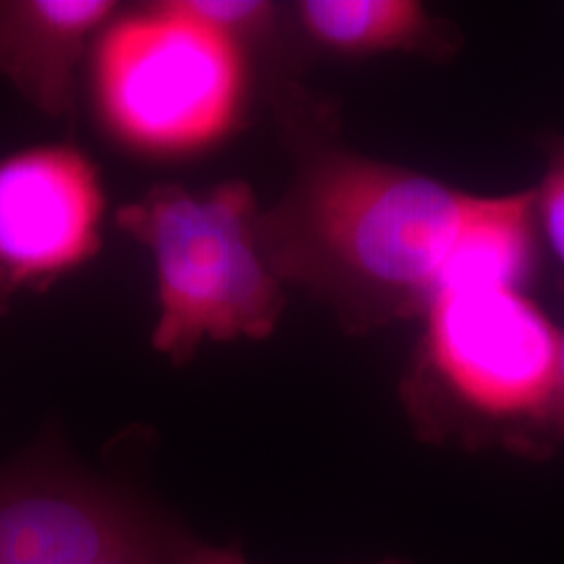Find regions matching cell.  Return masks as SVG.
<instances>
[{"label": "cell", "mask_w": 564, "mask_h": 564, "mask_svg": "<svg viewBox=\"0 0 564 564\" xmlns=\"http://www.w3.org/2000/svg\"><path fill=\"white\" fill-rule=\"evenodd\" d=\"M274 93L293 178L262 209L270 268L349 335L423 318L481 195L349 149L337 109L297 82Z\"/></svg>", "instance_id": "obj_1"}, {"label": "cell", "mask_w": 564, "mask_h": 564, "mask_svg": "<svg viewBox=\"0 0 564 564\" xmlns=\"http://www.w3.org/2000/svg\"><path fill=\"white\" fill-rule=\"evenodd\" d=\"M400 383L414 435L466 452L545 460L554 435L561 328L524 289H442Z\"/></svg>", "instance_id": "obj_2"}, {"label": "cell", "mask_w": 564, "mask_h": 564, "mask_svg": "<svg viewBox=\"0 0 564 564\" xmlns=\"http://www.w3.org/2000/svg\"><path fill=\"white\" fill-rule=\"evenodd\" d=\"M262 207L249 182L193 191L151 186L121 205L116 224L149 249L158 281L153 347L176 366L203 343L268 339L284 312V284L265 260Z\"/></svg>", "instance_id": "obj_3"}, {"label": "cell", "mask_w": 564, "mask_h": 564, "mask_svg": "<svg viewBox=\"0 0 564 564\" xmlns=\"http://www.w3.org/2000/svg\"><path fill=\"white\" fill-rule=\"evenodd\" d=\"M105 126L128 149L188 158L241 126L247 48L182 11L176 0L120 11L93 46Z\"/></svg>", "instance_id": "obj_4"}, {"label": "cell", "mask_w": 564, "mask_h": 564, "mask_svg": "<svg viewBox=\"0 0 564 564\" xmlns=\"http://www.w3.org/2000/svg\"><path fill=\"white\" fill-rule=\"evenodd\" d=\"M105 188L95 162L69 142L0 160V284L42 291L93 262L102 245Z\"/></svg>", "instance_id": "obj_5"}, {"label": "cell", "mask_w": 564, "mask_h": 564, "mask_svg": "<svg viewBox=\"0 0 564 564\" xmlns=\"http://www.w3.org/2000/svg\"><path fill=\"white\" fill-rule=\"evenodd\" d=\"M128 498L34 458L0 473V564H93L144 533Z\"/></svg>", "instance_id": "obj_6"}, {"label": "cell", "mask_w": 564, "mask_h": 564, "mask_svg": "<svg viewBox=\"0 0 564 564\" xmlns=\"http://www.w3.org/2000/svg\"><path fill=\"white\" fill-rule=\"evenodd\" d=\"M113 0H0V74L53 120H72L78 72L107 23Z\"/></svg>", "instance_id": "obj_7"}, {"label": "cell", "mask_w": 564, "mask_h": 564, "mask_svg": "<svg viewBox=\"0 0 564 564\" xmlns=\"http://www.w3.org/2000/svg\"><path fill=\"white\" fill-rule=\"evenodd\" d=\"M286 21L310 51L335 59L447 61L463 46L460 32L419 0H300L286 4Z\"/></svg>", "instance_id": "obj_8"}, {"label": "cell", "mask_w": 564, "mask_h": 564, "mask_svg": "<svg viewBox=\"0 0 564 564\" xmlns=\"http://www.w3.org/2000/svg\"><path fill=\"white\" fill-rule=\"evenodd\" d=\"M182 11L223 32L245 48L270 44L286 25V9L268 0H176Z\"/></svg>", "instance_id": "obj_9"}, {"label": "cell", "mask_w": 564, "mask_h": 564, "mask_svg": "<svg viewBox=\"0 0 564 564\" xmlns=\"http://www.w3.org/2000/svg\"><path fill=\"white\" fill-rule=\"evenodd\" d=\"M535 218L552 256L564 270V139L550 144L544 181L535 188Z\"/></svg>", "instance_id": "obj_10"}, {"label": "cell", "mask_w": 564, "mask_h": 564, "mask_svg": "<svg viewBox=\"0 0 564 564\" xmlns=\"http://www.w3.org/2000/svg\"><path fill=\"white\" fill-rule=\"evenodd\" d=\"M182 552L184 545L178 538L155 523L93 564H172L178 563Z\"/></svg>", "instance_id": "obj_11"}, {"label": "cell", "mask_w": 564, "mask_h": 564, "mask_svg": "<svg viewBox=\"0 0 564 564\" xmlns=\"http://www.w3.org/2000/svg\"><path fill=\"white\" fill-rule=\"evenodd\" d=\"M176 564H247L237 550L184 547Z\"/></svg>", "instance_id": "obj_12"}, {"label": "cell", "mask_w": 564, "mask_h": 564, "mask_svg": "<svg viewBox=\"0 0 564 564\" xmlns=\"http://www.w3.org/2000/svg\"><path fill=\"white\" fill-rule=\"evenodd\" d=\"M564 295V281L561 282ZM554 435L558 445L564 444V328H561V362H558V391H556V405H554Z\"/></svg>", "instance_id": "obj_13"}, {"label": "cell", "mask_w": 564, "mask_h": 564, "mask_svg": "<svg viewBox=\"0 0 564 564\" xmlns=\"http://www.w3.org/2000/svg\"><path fill=\"white\" fill-rule=\"evenodd\" d=\"M11 297H13V295H11V293L0 284V312H2V310H7V305H9V300H11Z\"/></svg>", "instance_id": "obj_14"}, {"label": "cell", "mask_w": 564, "mask_h": 564, "mask_svg": "<svg viewBox=\"0 0 564 564\" xmlns=\"http://www.w3.org/2000/svg\"><path fill=\"white\" fill-rule=\"evenodd\" d=\"M381 564H408V563H402V561H384V563H381Z\"/></svg>", "instance_id": "obj_15"}]
</instances>
